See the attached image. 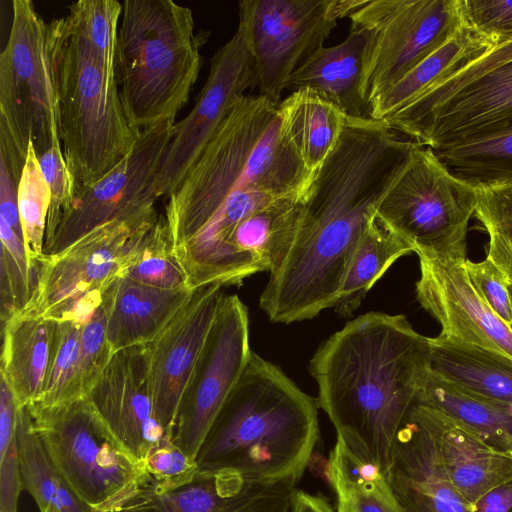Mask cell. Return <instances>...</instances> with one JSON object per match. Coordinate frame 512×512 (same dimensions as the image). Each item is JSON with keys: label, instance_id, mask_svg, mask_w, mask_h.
I'll list each match as a JSON object with an SVG mask.
<instances>
[{"label": "cell", "instance_id": "52a82bcc", "mask_svg": "<svg viewBox=\"0 0 512 512\" xmlns=\"http://www.w3.org/2000/svg\"><path fill=\"white\" fill-rule=\"evenodd\" d=\"M27 407L53 466L93 512L116 511L150 483L146 462L122 448L84 396Z\"/></svg>", "mask_w": 512, "mask_h": 512}, {"label": "cell", "instance_id": "f35d334b", "mask_svg": "<svg viewBox=\"0 0 512 512\" xmlns=\"http://www.w3.org/2000/svg\"><path fill=\"white\" fill-rule=\"evenodd\" d=\"M68 315L82 321L76 393L83 397L114 355L107 339L102 294L82 298L64 316Z\"/></svg>", "mask_w": 512, "mask_h": 512}, {"label": "cell", "instance_id": "7c38bea8", "mask_svg": "<svg viewBox=\"0 0 512 512\" xmlns=\"http://www.w3.org/2000/svg\"><path fill=\"white\" fill-rule=\"evenodd\" d=\"M174 125L164 122L142 130L133 150L113 169L95 182L79 186L53 233L45 239L43 254H57L112 221L142 224L157 218L155 180Z\"/></svg>", "mask_w": 512, "mask_h": 512}, {"label": "cell", "instance_id": "7402d4cb", "mask_svg": "<svg viewBox=\"0 0 512 512\" xmlns=\"http://www.w3.org/2000/svg\"><path fill=\"white\" fill-rule=\"evenodd\" d=\"M367 41L363 30L351 26L343 42L307 57L289 76L285 90L311 89L346 117L371 118L361 90Z\"/></svg>", "mask_w": 512, "mask_h": 512}, {"label": "cell", "instance_id": "3957f363", "mask_svg": "<svg viewBox=\"0 0 512 512\" xmlns=\"http://www.w3.org/2000/svg\"><path fill=\"white\" fill-rule=\"evenodd\" d=\"M317 407L280 368L252 351L198 452V470L296 485L319 439Z\"/></svg>", "mask_w": 512, "mask_h": 512}, {"label": "cell", "instance_id": "f5cc1de1", "mask_svg": "<svg viewBox=\"0 0 512 512\" xmlns=\"http://www.w3.org/2000/svg\"><path fill=\"white\" fill-rule=\"evenodd\" d=\"M507 288H508V293H509L511 307H512V283H508ZM510 328L512 329V323L510 325Z\"/></svg>", "mask_w": 512, "mask_h": 512}, {"label": "cell", "instance_id": "7bdbcfd3", "mask_svg": "<svg viewBox=\"0 0 512 512\" xmlns=\"http://www.w3.org/2000/svg\"><path fill=\"white\" fill-rule=\"evenodd\" d=\"M464 23L493 38L497 45L512 40V0H459Z\"/></svg>", "mask_w": 512, "mask_h": 512}, {"label": "cell", "instance_id": "d6986e66", "mask_svg": "<svg viewBox=\"0 0 512 512\" xmlns=\"http://www.w3.org/2000/svg\"><path fill=\"white\" fill-rule=\"evenodd\" d=\"M416 254L420 264L417 300L440 323V334L512 358V329L471 285L467 259Z\"/></svg>", "mask_w": 512, "mask_h": 512}, {"label": "cell", "instance_id": "4dcf8cb0", "mask_svg": "<svg viewBox=\"0 0 512 512\" xmlns=\"http://www.w3.org/2000/svg\"><path fill=\"white\" fill-rule=\"evenodd\" d=\"M432 150L452 174L475 187L512 184V121Z\"/></svg>", "mask_w": 512, "mask_h": 512}, {"label": "cell", "instance_id": "f6af8a7d", "mask_svg": "<svg viewBox=\"0 0 512 512\" xmlns=\"http://www.w3.org/2000/svg\"><path fill=\"white\" fill-rule=\"evenodd\" d=\"M466 272L471 285L493 312L508 326L512 323V307L508 281L488 258L480 262L466 260Z\"/></svg>", "mask_w": 512, "mask_h": 512}, {"label": "cell", "instance_id": "f546056e", "mask_svg": "<svg viewBox=\"0 0 512 512\" xmlns=\"http://www.w3.org/2000/svg\"><path fill=\"white\" fill-rule=\"evenodd\" d=\"M411 252H414V247L375 215L361 236L346 270L333 307L337 314L340 317L352 315L389 267Z\"/></svg>", "mask_w": 512, "mask_h": 512}, {"label": "cell", "instance_id": "816d5d0a", "mask_svg": "<svg viewBox=\"0 0 512 512\" xmlns=\"http://www.w3.org/2000/svg\"><path fill=\"white\" fill-rule=\"evenodd\" d=\"M335 512H351L347 506L344 504L337 502Z\"/></svg>", "mask_w": 512, "mask_h": 512}, {"label": "cell", "instance_id": "e575fe53", "mask_svg": "<svg viewBox=\"0 0 512 512\" xmlns=\"http://www.w3.org/2000/svg\"><path fill=\"white\" fill-rule=\"evenodd\" d=\"M54 333L44 390L38 406L58 405L76 398L82 321L75 316L54 320Z\"/></svg>", "mask_w": 512, "mask_h": 512}, {"label": "cell", "instance_id": "d590c367", "mask_svg": "<svg viewBox=\"0 0 512 512\" xmlns=\"http://www.w3.org/2000/svg\"><path fill=\"white\" fill-rule=\"evenodd\" d=\"M67 17L96 54L106 76L117 81L116 54L122 3L117 0H79Z\"/></svg>", "mask_w": 512, "mask_h": 512}, {"label": "cell", "instance_id": "8d00e7d4", "mask_svg": "<svg viewBox=\"0 0 512 512\" xmlns=\"http://www.w3.org/2000/svg\"><path fill=\"white\" fill-rule=\"evenodd\" d=\"M17 201L29 260L38 270L43 248L51 196L32 144L17 188Z\"/></svg>", "mask_w": 512, "mask_h": 512}, {"label": "cell", "instance_id": "4316f807", "mask_svg": "<svg viewBox=\"0 0 512 512\" xmlns=\"http://www.w3.org/2000/svg\"><path fill=\"white\" fill-rule=\"evenodd\" d=\"M430 345L434 372L512 407V358L441 334L430 338Z\"/></svg>", "mask_w": 512, "mask_h": 512}, {"label": "cell", "instance_id": "9c48e42d", "mask_svg": "<svg viewBox=\"0 0 512 512\" xmlns=\"http://www.w3.org/2000/svg\"><path fill=\"white\" fill-rule=\"evenodd\" d=\"M477 195V187L452 174L431 148L419 145L376 216L415 253L466 260L467 228Z\"/></svg>", "mask_w": 512, "mask_h": 512}, {"label": "cell", "instance_id": "83f0119b", "mask_svg": "<svg viewBox=\"0 0 512 512\" xmlns=\"http://www.w3.org/2000/svg\"><path fill=\"white\" fill-rule=\"evenodd\" d=\"M417 403L434 407L464 423L495 449L512 451V407L467 390L432 369Z\"/></svg>", "mask_w": 512, "mask_h": 512}, {"label": "cell", "instance_id": "ffe728a7", "mask_svg": "<svg viewBox=\"0 0 512 512\" xmlns=\"http://www.w3.org/2000/svg\"><path fill=\"white\" fill-rule=\"evenodd\" d=\"M383 473L403 512H473L412 408L396 434Z\"/></svg>", "mask_w": 512, "mask_h": 512}, {"label": "cell", "instance_id": "9a60e30c", "mask_svg": "<svg viewBox=\"0 0 512 512\" xmlns=\"http://www.w3.org/2000/svg\"><path fill=\"white\" fill-rule=\"evenodd\" d=\"M253 85V58L237 28L212 57L207 80L194 107L174 125V135L155 180L158 197L169 196L178 187L221 123Z\"/></svg>", "mask_w": 512, "mask_h": 512}, {"label": "cell", "instance_id": "74e56055", "mask_svg": "<svg viewBox=\"0 0 512 512\" xmlns=\"http://www.w3.org/2000/svg\"><path fill=\"white\" fill-rule=\"evenodd\" d=\"M0 308L4 324L30 302L38 270L31 264L24 240L0 220Z\"/></svg>", "mask_w": 512, "mask_h": 512}, {"label": "cell", "instance_id": "6da1fadb", "mask_svg": "<svg viewBox=\"0 0 512 512\" xmlns=\"http://www.w3.org/2000/svg\"><path fill=\"white\" fill-rule=\"evenodd\" d=\"M430 369V338L414 330L406 316L378 311L331 335L309 365L318 407L337 440L382 471Z\"/></svg>", "mask_w": 512, "mask_h": 512}, {"label": "cell", "instance_id": "8992f818", "mask_svg": "<svg viewBox=\"0 0 512 512\" xmlns=\"http://www.w3.org/2000/svg\"><path fill=\"white\" fill-rule=\"evenodd\" d=\"M56 37L60 139L77 188L95 182L134 148L140 132L129 122L118 83L106 76L69 18L52 20Z\"/></svg>", "mask_w": 512, "mask_h": 512}, {"label": "cell", "instance_id": "bcb514c9", "mask_svg": "<svg viewBox=\"0 0 512 512\" xmlns=\"http://www.w3.org/2000/svg\"><path fill=\"white\" fill-rule=\"evenodd\" d=\"M295 485L246 482L231 512H291Z\"/></svg>", "mask_w": 512, "mask_h": 512}, {"label": "cell", "instance_id": "7dc6e473", "mask_svg": "<svg viewBox=\"0 0 512 512\" xmlns=\"http://www.w3.org/2000/svg\"><path fill=\"white\" fill-rule=\"evenodd\" d=\"M23 489L16 439L0 451V512H18Z\"/></svg>", "mask_w": 512, "mask_h": 512}, {"label": "cell", "instance_id": "f907efd6", "mask_svg": "<svg viewBox=\"0 0 512 512\" xmlns=\"http://www.w3.org/2000/svg\"><path fill=\"white\" fill-rule=\"evenodd\" d=\"M291 512H335L327 499L301 490L294 493Z\"/></svg>", "mask_w": 512, "mask_h": 512}, {"label": "cell", "instance_id": "8fae6325", "mask_svg": "<svg viewBox=\"0 0 512 512\" xmlns=\"http://www.w3.org/2000/svg\"><path fill=\"white\" fill-rule=\"evenodd\" d=\"M349 18L367 34L361 90L369 106L464 24L459 0H366Z\"/></svg>", "mask_w": 512, "mask_h": 512}, {"label": "cell", "instance_id": "db71d44e", "mask_svg": "<svg viewBox=\"0 0 512 512\" xmlns=\"http://www.w3.org/2000/svg\"><path fill=\"white\" fill-rule=\"evenodd\" d=\"M510 453L512 454V451H510Z\"/></svg>", "mask_w": 512, "mask_h": 512}, {"label": "cell", "instance_id": "f1b7e54d", "mask_svg": "<svg viewBox=\"0 0 512 512\" xmlns=\"http://www.w3.org/2000/svg\"><path fill=\"white\" fill-rule=\"evenodd\" d=\"M247 481L230 471H200L171 488L143 487L114 512H227L231 499Z\"/></svg>", "mask_w": 512, "mask_h": 512}, {"label": "cell", "instance_id": "681fc988", "mask_svg": "<svg viewBox=\"0 0 512 512\" xmlns=\"http://www.w3.org/2000/svg\"><path fill=\"white\" fill-rule=\"evenodd\" d=\"M472 508L473 512H512V479L487 492Z\"/></svg>", "mask_w": 512, "mask_h": 512}, {"label": "cell", "instance_id": "cb8c5ba5", "mask_svg": "<svg viewBox=\"0 0 512 512\" xmlns=\"http://www.w3.org/2000/svg\"><path fill=\"white\" fill-rule=\"evenodd\" d=\"M55 321L20 311L2 324L0 374L19 407L37 403L43 393Z\"/></svg>", "mask_w": 512, "mask_h": 512}, {"label": "cell", "instance_id": "c3c4849f", "mask_svg": "<svg viewBox=\"0 0 512 512\" xmlns=\"http://www.w3.org/2000/svg\"><path fill=\"white\" fill-rule=\"evenodd\" d=\"M18 181L0 160V220L4 221L22 240L23 228L17 201ZM25 243V242H24Z\"/></svg>", "mask_w": 512, "mask_h": 512}, {"label": "cell", "instance_id": "2e32d148", "mask_svg": "<svg viewBox=\"0 0 512 512\" xmlns=\"http://www.w3.org/2000/svg\"><path fill=\"white\" fill-rule=\"evenodd\" d=\"M393 130L436 149L512 121V61L446 96L408 104L383 119Z\"/></svg>", "mask_w": 512, "mask_h": 512}, {"label": "cell", "instance_id": "7a4b0ae2", "mask_svg": "<svg viewBox=\"0 0 512 512\" xmlns=\"http://www.w3.org/2000/svg\"><path fill=\"white\" fill-rule=\"evenodd\" d=\"M396 180L391 164L362 145L340 143L302 201L295 233L259 305L289 324L333 308L357 244Z\"/></svg>", "mask_w": 512, "mask_h": 512}, {"label": "cell", "instance_id": "e0dca14e", "mask_svg": "<svg viewBox=\"0 0 512 512\" xmlns=\"http://www.w3.org/2000/svg\"><path fill=\"white\" fill-rule=\"evenodd\" d=\"M224 296L220 284L194 288L157 335L145 344L155 415L171 437L185 388Z\"/></svg>", "mask_w": 512, "mask_h": 512}, {"label": "cell", "instance_id": "30bf717a", "mask_svg": "<svg viewBox=\"0 0 512 512\" xmlns=\"http://www.w3.org/2000/svg\"><path fill=\"white\" fill-rule=\"evenodd\" d=\"M365 0H241L238 29L253 58L259 95L275 104L289 76L323 47L337 25Z\"/></svg>", "mask_w": 512, "mask_h": 512}, {"label": "cell", "instance_id": "44dd1931", "mask_svg": "<svg viewBox=\"0 0 512 512\" xmlns=\"http://www.w3.org/2000/svg\"><path fill=\"white\" fill-rule=\"evenodd\" d=\"M412 410L432 436L455 488L473 506L482 496L512 479V454L495 449L450 415L416 403Z\"/></svg>", "mask_w": 512, "mask_h": 512}, {"label": "cell", "instance_id": "484cf974", "mask_svg": "<svg viewBox=\"0 0 512 512\" xmlns=\"http://www.w3.org/2000/svg\"><path fill=\"white\" fill-rule=\"evenodd\" d=\"M497 46V42L465 23L441 46L421 60L370 104V117L383 120L422 91L461 70Z\"/></svg>", "mask_w": 512, "mask_h": 512}, {"label": "cell", "instance_id": "603a6c76", "mask_svg": "<svg viewBox=\"0 0 512 512\" xmlns=\"http://www.w3.org/2000/svg\"><path fill=\"white\" fill-rule=\"evenodd\" d=\"M193 289H161L124 276L116 278L102 293L109 345L116 353L149 343Z\"/></svg>", "mask_w": 512, "mask_h": 512}, {"label": "cell", "instance_id": "5bb4252c", "mask_svg": "<svg viewBox=\"0 0 512 512\" xmlns=\"http://www.w3.org/2000/svg\"><path fill=\"white\" fill-rule=\"evenodd\" d=\"M146 223L112 221L61 252L44 255L34 293L22 311L58 320L82 298L103 293L122 275L133 234Z\"/></svg>", "mask_w": 512, "mask_h": 512}, {"label": "cell", "instance_id": "b9f144b4", "mask_svg": "<svg viewBox=\"0 0 512 512\" xmlns=\"http://www.w3.org/2000/svg\"><path fill=\"white\" fill-rule=\"evenodd\" d=\"M145 462L152 484L159 488L181 485L198 472L196 461L190 459L170 436L151 448Z\"/></svg>", "mask_w": 512, "mask_h": 512}, {"label": "cell", "instance_id": "ac0fdd59", "mask_svg": "<svg viewBox=\"0 0 512 512\" xmlns=\"http://www.w3.org/2000/svg\"><path fill=\"white\" fill-rule=\"evenodd\" d=\"M84 397L112 437L140 461L170 436L155 415L145 345L114 353Z\"/></svg>", "mask_w": 512, "mask_h": 512}, {"label": "cell", "instance_id": "5b68a950", "mask_svg": "<svg viewBox=\"0 0 512 512\" xmlns=\"http://www.w3.org/2000/svg\"><path fill=\"white\" fill-rule=\"evenodd\" d=\"M192 10L172 0H125L118 31L116 74L130 124L138 131L174 123L201 68Z\"/></svg>", "mask_w": 512, "mask_h": 512}, {"label": "cell", "instance_id": "d4e9b609", "mask_svg": "<svg viewBox=\"0 0 512 512\" xmlns=\"http://www.w3.org/2000/svg\"><path fill=\"white\" fill-rule=\"evenodd\" d=\"M280 132L314 177L335 148L347 117L311 89L293 91L278 104Z\"/></svg>", "mask_w": 512, "mask_h": 512}, {"label": "cell", "instance_id": "277c9868", "mask_svg": "<svg viewBox=\"0 0 512 512\" xmlns=\"http://www.w3.org/2000/svg\"><path fill=\"white\" fill-rule=\"evenodd\" d=\"M313 179L281 136L278 104L260 95L243 97L168 196L164 218L173 252L236 191L303 201Z\"/></svg>", "mask_w": 512, "mask_h": 512}, {"label": "cell", "instance_id": "4fadbf2b", "mask_svg": "<svg viewBox=\"0 0 512 512\" xmlns=\"http://www.w3.org/2000/svg\"><path fill=\"white\" fill-rule=\"evenodd\" d=\"M252 353L248 309L225 295L185 388L172 440L196 461L205 437Z\"/></svg>", "mask_w": 512, "mask_h": 512}, {"label": "cell", "instance_id": "1f68e13d", "mask_svg": "<svg viewBox=\"0 0 512 512\" xmlns=\"http://www.w3.org/2000/svg\"><path fill=\"white\" fill-rule=\"evenodd\" d=\"M15 439L23 488L39 512H93L69 489L39 440L27 406L18 407Z\"/></svg>", "mask_w": 512, "mask_h": 512}, {"label": "cell", "instance_id": "ba28073f", "mask_svg": "<svg viewBox=\"0 0 512 512\" xmlns=\"http://www.w3.org/2000/svg\"><path fill=\"white\" fill-rule=\"evenodd\" d=\"M0 138L25 161L61 146L56 37L30 0L12 1V24L0 54Z\"/></svg>", "mask_w": 512, "mask_h": 512}, {"label": "cell", "instance_id": "ee69618b", "mask_svg": "<svg viewBox=\"0 0 512 512\" xmlns=\"http://www.w3.org/2000/svg\"><path fill=\"white\" fill-rule=\"evenodd\" d=\"M511 61L512 40L495 46L493 49L466 65L461 70L437 81L418 94L406 105L423 104L446 96L479 76Z\"/></svg>", "mask_w": 512, "mask_h": 512}, {"label": "cell", "instance_id": "d6a6232c", "mask_svg": "<svg viewBox=\"0 0 512 512\" xmlns=\"http://www.w3.org/2000/svg\"><path fill=\"white\" fill-rule=\"evenodd\" d=\"M325 475L337 502L351 512H403L383 471L357 457L338 440L330 452Z\"/></svg>", "mask_w": 512, "mask_h": 512}, {"label": "cell", "instance_id": "836d02e7", "mask_svg": "<svg viewBox=\"0 0 512 512\" xmlns=\"http://www.w3.org/2000/svg\"><path fill=\"white\" fill-rule=\"evenodd\" d=\"M121 276L161 289H192L173 252L164 216L134 232Z\"/></svg>", "mask_w": 512, "mask_h": 512}, {"label": "cell", "instance_id": "60d3db41", "mask_svg": "<svg viewBox=\"0 0 512 512\" xmlns=\"http://www.w3.org/2000/svg\"><path fill=\"white\" fill-rule=\"evenodd\" d=\"M37 158L51 196L45 232L46 239L53 233L62 214L72 203L77 185L66 163L61 146L52 147Z\"/></svg>", "mask_w": 512, "mask_h": 512}, {"label": "cell", "instance_id": "ab89813d", "mask_svg": "<svg viewBox=\"0 0 512 512\" xmlns=\"http://www.w3.org/2000/svg\"><path fill=\"white\" fill-rule=\"evenodd\" d=\"M477 188L475 216L489 236L486 258L512 283V184Z\"/></svg>", "mask_w": 512, "mask_h": 512}]
</instances>
